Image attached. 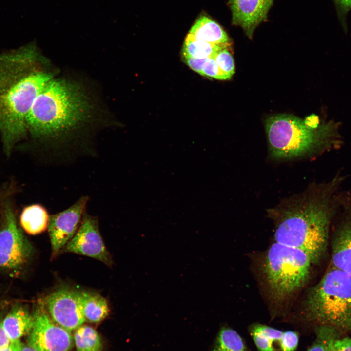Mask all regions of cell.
I'll list each match as a JSON object with an SVG mask.
<instances>
[{
  "label": "cell",
  "instance_id": "cell-1",
  "mask_svg": "<svg viewBox=\"0 0 351 351\" xmlns=\"http://www.w3.org/2000/svg\"><path fill=\"white\" fill-rule=\"evenodd\" d=\"M92 106L78 84L52 79L36 98L26 117L27 132L50 154L51 160L63 161L92 149L79 132L90 121Z\"/></svg>",
  "mask_w": 351,
  "mask_h": 351
},
{
  "label": "cell",
  "instance_id": "cell-33",
  "mask_svg": "<svg viewBox=\"0 0 351 351\" xmlns=\"http://www.w3.org/2000/svg\"><path fill=\"white\" fill-rule=\"evenodd\" d=\"M7 304V302L4 300H0V311Z\"/></svg>",
  "mask_w": 351,
  "mask_h": 351
},
{
  "label": "cell",
  "instance_id": "cell-20",
  "mask_svg": "<svg viewBox=\"0 0 351 351\" xmlns=\"http://www.w3.org/2000/svg\"><path fill=\"white\" fill-rule=\"evenodd\" d=\"M74 340L77 351H102L100 337L90 326H81L77 329Z\"/></svg>",
  "mask_w": 351,
  "mask_h": 351
},
{
  "label": "cell",
  "instance_id": "cell-7",
  "mask_svg": "<svg viewBox=\"0 0 351 351\" xmlns=\"http://www.w3.org/2000/svg\"><path fill=\"white\" fill-rule=\"evenodd\" d=\"M3 214L0 228V270L17 273L30 259L32 246L18 227L12 208L8 204Z\"/></svg>",
  "mask_w": 351,
  "mask_h": 351
},
{
  "label": "cell",
  "instance_id": "cell-3",
  "mask_svg": "<svg viewBox=\"0 0 351 351\" xmlns=\"http://www.w3.org/2000/svg\"><path fill=\"white\" fill-rule=\"evenodd\" d=\"M39 63L32 44L0 53V133L7 156L28 134L27 116L37 97L53 78L40 69Z\"/></svg>",
  "mask_w": 351,
  "mask_h": 351
},
{
  "label": "cell",
  "instance_id": "cell-11",
  "mask_svg": "<svg viewBox=\"0 0 351 351\" xmlns=\"http://www.w3.org/2000/svg\"><path fill=\"white\" fill-rule=\"evenodd\" d=\"M88 200V196H81L69 208L49 216L47 229L52 258L55 257L75 234Z\"/></svg>",
  "mask_w": 351,
  "mask_h": 351
},
{
  "label": "cell",
  "instance_id": "cell-19",
  "mask_svg": "<svg viewBox=\"0 0 351 351\" xmlns=\"http://www.w3.org/2000/svg\"><path fill=\"white\" fill-rule=\"evenodd\" d=\"M210 351H249L243 339L234 330L223 326L212 344Z\"/></svg>",
  "mask_w": 351,
  "mask_h": 351
},
{
  "label": "cell",
  "instance_id": "cell-15",
  "mask_svg": "<svg viewBox=\"0 0 351 351\" xmlns=\"http://www.w3.org/2000/svg\"><path fill=\"white\" fill-rule=\"evenodd\" d=\"M33 323V314L20 304L13 306L2 321L3 327L12 342L28 335Z\"/></svg>",
  "mask_w": 351,
  "mask_h": 351
},
{
  "label": "cell",
  "instance_id": "cell-8",
  "mask_svg": "<svg viewBox=\"0 0 351 351\" xmlns=\"http://www.w3.org/2000/svg\"><path fill=\"white\" fill-rule=\"evenodd\" d=\"M33 323L28 334L27 344L38 351H69L73 346L70 332L56 323L43 303L33 313Z\"/></svg>",
  "mask_w": 351,
  "mask_h": 351
},
{
  "label": "cell",
  "instance_id": "cell-28",
  "mask_svg": "<svg viewBox=\"0 0 351 351\" xmlns=\"http://www.w3.org/2000/svg\"><path fill=\"white\" fill-rule=\"evenodd\" d=\"M184 61L193 71L200 75L202 66L207 58H197L188 55H182Z\"/></svg>",
  "mask_w": 351,
  "mask_h": 351
},
{
  "label": "cell",
  "instance_id": "cell-30",
  "mask_svg": "<svg viewBox=\"0 0 351 351\" xmlns=\"http://www.w3.org/2000/svg\"><path fill=\"white\" fill-rule=\"evenodd\" d=\"M335 351H351V338H338L335 343Z\"/></svg>",
  "mask_w": 351,
  "mask_h": 351
},
{
  "label": "cell",
  "instance_id": "cell-24",
  "mask_svg": "<svg viewBox=\"0 0 351 351\" xmlns=\"http://www.w3.org/2000/svg\"><path fill=\"white\" fill-rule=\"evenodd\" d=\"M251 335L257 348L260 351H275L273 342L260 332L255 326L251 329Z\"/></svg>",
  "mask_w": 351,
  "mask_h": 351
},
{
  "label": "cell",
  "instance_id": "cell-2",
  "mask_svg": "<svg viewBox=\"0 0 351 351\" xmlns=\"http://www.w3.org/2000/svg\"><path fill=\"white\" fill-rule=\"evenodd\" d=\"M344 180L338 174L328 181L312 183L268 209V215L274 225L275 242L304 251L312 263L319 261L326 250Z\"/></svg>",
  "mask_w": 351,
  "mask_h": 351
},
{
  "label": "cell",
  "instance_id": "cell-5",
  "mask_svg": "<svg viewBox=\"0 0 351 351\" xmlns=\"http://www.w3.org/2000/svg\"><path fill=\"white\" fill-rule=\"evenodd\" d=\"M303 308L308 321L351 332V274L332 266L309 289Z\"/></svg>",
  "mask_w": 351,
  "mask_h": 351
},
{
  "label": "cell",
  "instance_id": "cell-27",
  "mask_svg": "<svg viewBox=\"0 0 351 351\" xmlns=\"http://www.w3.org/2000/svg\"><path fill=\"white\" fill-rule=\"evenodd\" d=\"M254 326L272 342L279 341L283 333V332L280 330L266 325L256 324Z\"/></svg>",
  "mask_w": 351,
  "mask_h": 351
},
{
  "label": "cell",
  "instance_id": "cell-16",
  "mask_svg": "<svg viewBox=\"0 0 351 351\" xmlns=\"http://www.w3.org/2000/svg\"><path fill=\"white\" fill-rule=\"evenodd\" d=\"M81 310L86 321L98 323L109 314L106 300L98 293L86 291H78Z\"/></svg>",
  "mask_w": 351,
  "mask_h": 351
},
{
  "label": "cell",
  "instance_id": "cell-14",
  "mask_svg": "<svg viewBox=\"0 0 351 351\" xmlns=\"http://www.w3.org/2000/svg\"><path fill=\"white\" fill-rule=\"evenodd\" d=\"M188 34L197 40L210 43L231 44L230 38L221 25L205 15H200L196 20Z\"/></svg>",
  "mask_w": 351,
  "mask_h": 351
},
{
  "label": "cell",
  "instance_id": "cell-12",
  "mask_svg": "<svg viewBox=\"0 0 351 351\" xmlns=\"http://www.w3.org/2000/svg\"><path fill=\"white\" fill-rule=\"evenodd\" d=\"M274 0H229L232 23L240 27L252 39L256 28L268 20V14Z\"/></svg>",
  "mask_w": 351,
  "mask_h": 351
},
{
  "label": "cell",
  "instance_id": "cell-4",
  "mask_svg": "<svg viewBox=\"0 0 351 351\" xmlns=\"http://www.w3.org/2000/svg\"><path fill=\"white\" fill-rule=\"evenodd\" d=\"M265 126L268 157L275 161L313 158L343 143L339 123L321 122L315 115L302 119L279 114L268 118Z\"/></svg>",
  "mask_w": 351,
  "mask_h": 351
},
{
  "label": "cell",
  "instance_id": "cell-31",
  "mask_svg": "<svg viewBox=\"0 0 351 351\" xmlns=\"http://www.w3.org/2000/svg\"><path fill=\"white\" fill-rule=\"evenodd\" d=\"M23 343L20 340L12 341L9 346L0 351H19Z\"/></svg>",
  "mask_w": 351,
  "mask_h": 351
},
{
  "label": "cell",
  "instance_id": "cell-13",
  "mask_svg": "<svg viewBox=\"0 0 351 351\" xmlns=\"http://www.w3.org/2000/svg\"><path fill=\"white\" fill-rule=\"evenodd\" d=\"M339 207L343 217L332 244V266L351 274V195L341 194Z\"/></svg>",
  "mask_w": 351,
  "mask_h": 351
},
{
  "label": "cell",
  "instance_id": "cell-22",
  "mask_svg": "<svg viewBox=\"0 0 351 351\" xmlns=\"http://www.w3.org/2000/svg\"><path fill=\"white\" fill-rule=\"evenodd\" d=\"M214 59L220 70L230 79L235 73V65L232 54L224 48L217 52Z\"/></svg>",
  "mask_w": 351,
  "mask_h": 351
},
{
  "label": "cell",
  "instance_id": "cell-21",
  "mask_svg": "<svg viewBox=\"0 0 351 351\" xmlns=\"http://www.w3.org/2000/svg\"><path fill=\"white\" fill-rule=\"evenodd\" d=\"M339 331L326 325L316 327V340L307 351H335V343L339 338Z\"/></svg>",
  "mask_w": 351,
  "mask_h": 351
},
{
  "label": "cell",
  "instance_id": "cell-29",
  "mask_svg": "<svg viewBox=\"0 0 351 351\" xmlns=\"http://www.w3.org/2000/svg\"><path fill=\"white\" fill-rule=\"evenodd\" d=\"M3 315L0 314V350L4 349L10 345L12 341L6 333L2 324Z\"/></svg>",
  "mask_w": 351,
  "mask_h": 351
},
{
  "label": "cell",
  "instance_id": "cell-32",
  "mask_svg": "<svg viewBox=\"0 0 351 351\" xmlns=\"http://www.w3.org/2000/svg\"><path fill=\"white\" fill-rule=\"evenodd\" d=\"M19 351H38L33 348L29 346L27 344L26 345L23 343Z\"/></svg>",
  "mask_w": 351,
  "mask_h": 351
},
{
  "label": "cell",
  "instance_id": "cell-18",
  "mask_svg": "<svg viewBox=\"0 0 351 351\" xmlns=\"http://www.w3.org/2000/svg\"><path fill=\"white\" fill-rule=\"evenodd\" d=\"M230 45L216 44L197 40L187 34L184 41L182 55L197 58H214L218 51Z\"/></svg>",
  "mask_w": 351,
  "mask_h": 351
},
{
  "label": "cell",
  "instance_id": "cell-25",
  "mask_svg": "<svg viewBox=\"0 0 351 351\" xmlns=\"http://www.w3.org/2000/svg\"><path fill=\"white\" fill-rule=\"evenodd\" d=\"M337 17L345 32L347 31V16L351 9V0H333Z\"/></svg>",
  "mask_w": 351,
  "mask_h": 351
},
{
  "label": "cell",
  "instance_id": "cell-26",
  "mask_svg": "<svg viewBox=\"0 0 351 351\" xmlns=\"http://www.w3.org/2000/svg\"><path fill=\"white\" fill-rule=\"evenodd\" d=\"M299 337L298 334L293 331L284 332L279 340L282 351H294L298 345Z\"/></svg>",
  "mask_w": 351,
  "mask_h": 351
},
{
  "label": "cell",
  "instance_id": "cell-10",
  "mask_svg": "<svg viewBox=\"0 0 351 351\" xmlns=\"http://www.w3.org/2000/svg\"><path fill=\"white\" fill-rule=\"evenodd\" d=\"M43 303L51 319L70 332L86 321L79 305L78 290L62 286L47 295Z\"/></svg>",
  "mask_w": 351,
  "mask_h": 351
},
{
  "label": "cell",
  "instance_id": "cell-6",
  "mask_svg": "<svg viewBox=\"0 0 351 351\" xmlns=\"http://www.w3.org/2000/svg\"><path fill=\"white\" fill-rule=\"evenodd\" d=\"M312 263L304 251L274 242L266 253L262 267L269 297L283 304L307 282Z\"/></svg>",
  "mask_w": 351,
  "mask_h": 351
},
{
  "label": "cell",
  "instance_id": "cell-17",
  "mask_svg": "<svg viewBox=\"0 0 351 351\" xmlns=\"http://www.w3.org/2000/svg\"><path fill=\"white\" fill-rule=\"evenodd\" d=\"M49 215L47 211L39 204H33L25 207L20 216V223L28 234H40L48 228Z\"/></svg>",
  "mask_w": 351,
  "mask_h": 351
},
{
  "label": "cell",
  "instance_id": "cell-9",
  "mask_svg": "<svg viewBox=\"0 0 351 351\" xmlns=\"http://www.w3.org/2000/svg\"><path fill=\"white\" fill-rule=\"evenodd\" d=\"M60 252L92 257L108 266L113 265L111 255L99 232L98 219L86 212L83 214L78 231Z\"/></svg>",
  "mask_w": 351,
  "mask_h": 351
},
{
  "label": "cell",
  "instance_id": "cell-23",
  "mask_svg": "<svg viewBox=\"0 0 351 351\" xmlns=\"http://www.w3.org/2000/svg\"><path fill=\"white\" fill-rule=\"evenodd\" d=\"M201 75L219 80L229 79L227 76L220 70L216 61L214 58H207L204 63Z\"/></svg>",
  "mask_w": 351,
  "mask_h": 351
}]
</instances>
